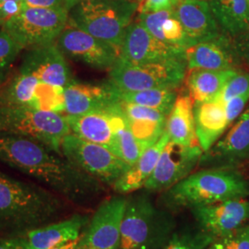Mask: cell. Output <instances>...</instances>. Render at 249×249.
Returning a JSON list of instances; mask_svg holds the SVG:
<instances>
[{
    "mask_svg": "<svg viewBox=\"0 0 249 249\" xmlns=\"http://www.w3.org/2000/svg\"><path fill=\"white\" fill-rule=\"evenodd\" d=\"M0 162L36 179L59 196L77 200L96 190L97 181L45 144L0 132Z\"/></svg>",
    "mask_w": 249,
    "mask_h": 249,
    "instance_id": "1",
    "label": "cell"
},
{
    "mask_svg": "<svg viewBox=\"0 0 249 249\" xmlns=\"http://www.w3.org/2000/svg\"><path fill=\"white\" fill-rule=\"evenodd\" d=\"M59 195L0 170V237L13 238L54 223L64 213Z\"/></svg>",
    "mask_w": 249,
    "mask_h": 249,
    "instance_id": "2",
    "label": "cell"
},
{
    "mask_svg": "<svg viewBox=\"0 0 249 249\" xmlns=\"http://www.w3.org/2000/svg\"><path fill=\"white\" fill-rule=\"evenodd\" d=\"M138 9L134 0H75L69 9V20L119 49Z\"/></svg>",
    "mask_w": 249,
    "mask_h": 249,
    "instance_id": "3",
    "label": "cell"
},
{
    "mask_svg": "<svg viewBox=\"0 0 249 249\" xmlns=\"http://www.w3.org/2000/svg\"><path fill=\"white\" fill-rule=\"evenodd\" d=\"M167 197L178 206L199 207L249 196V184L238 173L226 169L198 171L169 188Z\"/></svg>",
    "mask_w": 249,
    "mask_h": 249,
    "instance_id": "4",
    "label": "cell"
},
{
    "mask_svg": "<svg viewBox=\"0 0 249 249\" xmlns=\"http://www.w3.org/2000/svg\"><path fill=\"white\" fill-rule=\"evenodd\" d=\"M0 132L26 137L62 154L63 140L71 130L63 114L31 107L0 106Z\"/></svg>",
    "mask_w": 249,
    "mask_h": 249,
    "instance_id": "5",
    "label": "cell"
},
{
    "mask_svg": "<svg viewBox=\"0 0 249 249\" xmlns=\"http://www.w3.org/2000/svg\"><path fill=\"white\" fill-rule=\"evenodd\" d=\"M185 57L159 62L128 64L119 57L109 72V81L121 92L151 89H178L187 74Z\"/></svg>",
    "mask_w": 249,
    "mask_h": 249,
    "instance_id": "6",
    "label": "cell"
},
{
    "mask_svg": "<svg viewBox=\"0 0 249 249\" xmlns=\"http://www.w3.org/2000/svg\"><path fill=\"white\" fill-rule=\"evenodd\" d=\"M167 227L146 196L127 199L118 249H160Z\"/></svg>",
    "mask_w": 249,
    "mask_h": 249,
    "instance_id": "7",
    "label": "cell"
},
{
    "mask_svg": "<svg viewBox=\"0 0 249 249\" xmlns=\"http://www.w3.org/2000/svg\"><path fill=\"white\" fill-rule=\"evenodd\" d=\"M69 22L68 8H24L3 27L24 49L53 44Z\"/></svg>",
    "mask_w": 249,
    "mask_h": 249,
    "instance_id": "8",
    "label": "cell"
},
{
    "mask_svg": "<svg viewBox=\"0 0 249 249\" xmlns=\"http://www.w3.org/2000/svg\"><path fill=\"white\" fill-rule=\"evenodd\" d=\"M62 155L77 168L100 182L114 185L130 167L107 148L69 134L63 140Z\"/></svg>",
    "mask_w": 249,
    "mask_h": 249,
    "instance_id": "9",
    "label": "cell"
},
{
    "mask_svg": "<svg viewBox=\"0 0 249 249\" xmlns=\"http://www.w3.org/2000/svg\"><path fill=\"white\" fill-rule=\"evenodd\" d=\"M63 54L95 70H111L119 57V49L75 26L70 20L55 40Z\"/></svg>",
    "mask_w": 249,
    "mask_h": 249,
    "instance_id": "10",
    "label": "cell"
},
{
    "mask_svg": "<svg viewBox=\"0 0 249 249\" xmlns=\"http://www.w3.org/2000/svg\"><path fill=\"white\" fill-rule=\"evenodd\" d=\"M203 153L199 144L185 146L170 141L143 187L150 191H160L174 187L191 174Z\"/></svg>",
    "mask_w": 249,
    "mask_h": 249,
    "instance_id": "11",
    "label": "cell"
},
{
    "mask_svg": "<svg viewBox=\"0 0 249 249\" xmlns=\"http://www.w3.org/2000/svg\"><path fill=\"white\" fill-rule=\"evenodd\" d=\"M127 199L114 196L105 200L89 221L80 243L88 249H118L121 224Z\"/></svg>",
    "mask_w": 249,
    "mask_h": 249,
    "instance_id": "12",
    "label": "cell"
},
{
    "mask_svg": "<svg viewBox=\"0 0 249 249\" xmlns=\"http://www.w3.org/2000/svg\"><path fill=\"white\" fill-rule=\"evenodd\" d=\"M180 57H185V51L160 42L138 20H133L127 27L119 48V58L134 65Z\"/></svg>",
    "mask_w": 249,
    "mask_h": 249,
    "instance_id": "13",
    "label": "cell"
},
{
    "mask_svg": "<svg viewBox=\"0 0 249 249\" xmlns=\"http://www.w3.org/2000/svg\"><path fill=\"white\" fill-rule=\"evenodd\" d=\"M201 230L214 239L237 230L249 221V199L239 197L191 208Z\"/></svg>",
    "mask_w": 249,
    "mask_h": 249,
    "instance_id": "14",
    "label": "cell"
},
{
    "mask_svg": "<svg viewBox=\"0 0 249 249\" xmlns=\"http://www.w3.org/2000/svg\"><path fill=\"white\" fill-rule=\"evenodd\" d=\"M55 43L26 49L18 71L54 86L66 87L72 80L71 68Z\"/></svg>",
    "mask_w": 249,
    "mask_h": 249,
    "instance_id": "15",
    "label": "cell"
},
{
    "mask_svg": "<svg viewBox=\"0 0 249 249\" xmlns=\"http://www.w3.org/2000/svg\"><path fill=\"white\" fill-rule=\"evenodd\" d=\"M64 96L67 116L110 110L120 101L118 90L109 80L100 85L72 80L64 88Z\"/></svg>",
    "mask_w": 249,
    "mask_h": 249,
    "instance_id": "16",
    "label": "cell"
},
{
    "mask_svg": "<svg viewBox=\"0 0 249 249\" xmlns=\"http://www.w3.org/2000/svg\"><path fill=\"white\" fill-rule=\"evenodd\" d=\"M174 12L184 29L187 47L223 35L207 0H178Z\"/></svg>",
    "mask_w": 249,
    "mask_h": 249,
    "instance_id": "17",
    "label": "cell"
},
{
    "mask_svg": "<svg viewBox=\"0 0 249 249\" xmlns=\"http://www.w3.org/2000/svg\"><path fill=\"white\" fill-rule=\"evenodd\" d=\"M88 222L87 216L75 214L62 221H56L27 231L20 236L13 237V239L23 249H53L78 239Z\"/></svg>",
    "mask_w": 249,
    "mask_h": 249,
    "instance_id": "18",
    "label": "cell"
},
{
    "mask_svg": "<svg viewBox=\"0 0 249 249\" xmlns=\"http://www.w3.org/2000/svg\"><path fill=\"white\" fill-rule=\"evenodd\" d=\"M238 57L231 39L224 35L216 40L191 45L185 50L187 70H236Z\"/></svg>",
    "mask_w": 249,
    "mask_h": 249,
    "instance_id": "19",
    "label": "cell"
},
{
    "mask_svg": "<svg viewBox=\"0 0 249 249\" xmlns=\"http://www.w3.org/2000/svg\"><path fill=\"white\" fill-rule=\"evenodd\" d=\"M249 159V107L241 114L224 138L203 153L201 160L205 163L231 164Z\"/></svg>",
    "mask_w": 249,
    "mask_h": 249,
    "instance_id": "20",
    "label": "cell"
},
{
    "mask_svg": "<svg viewBox=\"0 0 249 249\" xmlns=\"http://www.w3.org/2000/svg\"><path fill=\"white\" fill-rule=\"evenodd\" d=\"M114 108L80 116H66L71 133L84 141L102 145L118 156L113 122Z\"/></svg>",
    "mask_w": 249,
    "mask_h": 249,
    "instance_id": "21",
    "label": "cell"
},
{
    "mask_svg": "<svg viewBox=\"0 0 249 249\" xmlns=\"http://www.w3.org/2000/svg\"><path fill=\"white\" fill-rule=\"evenodd\" d=\"M119 108L136 139L148 149L165 130L167 115L159 110L119 101Z\"/></svg>",
    "mask_w": 249,
    "mask_h": 249,
    "instance_id": "22",
    "label": "cell"
},
{
    "mask_svg": "<svg viewBox=\"0 0 249 249\" xmlns=\"http://www.w3.org/2000/svg\"><path fill=\"white\" fill-rule=\"evenodd\" d=\"M196 139L205 152L210 151L230 125L225 103L219 100L194 104Z\"/></svg>",
    "mask_w": 249,
    "mask_h": 249,
    "instance_id": "23",
    "label": "cell"
},
{
    "mask_svg": "<svg viewBox=\"0 0 249 249\" xmlns=\"http://www.w3.org/2000/svg\"><path fill=\"white\" fill-rule=\"evenodd\" d=\"M169 142V136L164 130L160 139L144 151L133 165L116 180L113 185L116 191L121 194H127L144 187L155 169L164 147Z\"/></svg>",
    "mask_w": 249,
    "mask_h": 249,
    "instance_id": "24",
    "label": "cell"
},
{
    "mask_svg": "<svg viewBox=\"0 0 249 249\" xmlns=\"http://www.w3.org/2000/svg\"><path fill=\"white\" fill-rule=\"evenodd\" d=\"M224 36L231 40L249 36V0H207Z\"/></svg>",
    "mask_w": 249,
    "mask_h": 249,
    "instance_id": "25",
    "label": "cell"
},
{
    "mask_svg": "<svg viewBox=\"0 0 249 249\" xmlns=\"http://www.w3.org/2000/svg\"><path fill=\"white\" fill-rule=\"evenodd\" d=\"M165 131L173 142L185 146L198 144L194 116V103L189 94L178 95L166 119Z\"/></svg>",
    "mask_w": 249,
    "mask_h": 249,
    "instance_id": "26",
    "label": "cell"
},
{
    "mask_svg": "<svg viewBox=\"0 0 249 249\" xmlns=\"http://www.w3.org/2000/svg\"><path fill=\"white\" fill-rule=\"evenodd\" d=\"M237 70H188L185 81L190 98L194 104L213 101L219 96L226 81Z\"/></svg>",
    "mask_w": 249,
    "mask_h": 249,
    "instance_id": "27",
    "label": "cell"
},
{
    "mask_svg": "<svg viewBox=\"0 0 249 249\" xmlns=\"http://www.w3.org/2000/svg\"><path fill=\"white\" fill-rule=\"evenodd\" d=\"M40 80L17 70L0 86V106L27 107L35 95Z\"/></svg>",
    "mask_w": 249,
    "mask_h": 249,
    "instance_id": "28",
    "label": "cell"
},
{
    "mask_svg": "<svg viewBox=\"0 0 249 249\" xmlns=\"http://www.w3.org/2000/svg\"><path fill=\"white\" fill-rule=\"evenodd\" d=\"M118 104L113 109V122L116 132L117 154L120 159L131 166L147 149L134 136L120 111Z\"/></svg>",
    "mask_w": 249,
    "mask_h": 249,
    "instance_id": "29",
    "label": "cell"
},
{
    "mask_svg": "<svg viewBox=\"0 0 249 249\" xmlns=\"http://www.w3.org/2000/svg\"><path fill=\"white\" fill-rule=\"evenodd\" d=\"M118 96L120 101L153 108L168 116L178 95L175 89H151L129 92L118 90Z\"/></svg>",
    "mask_w": 249,
    "mask_h": 249,
    "instance_id": "30",
    "label": "cell"
},
{
    "mask_svg": "<svg viewBox=\"0 0 249 249\" xmlns=\"http://www.w3.org/2000/svg\"><path fill=\"white\" fill-rule=\"evenodd\" d=\"M27 107L58 114L65 113L64 87L40 81L34 97Z\"/></svg>",
    "mask_w": 249,
    "mask_h": 249,
    "instance_id": "31",
    "label": "cell"
},
{
    "mask_svg": "<svg viewBox=\"0 0 249 249\" xmlns=\"http://www.w3.org/2000/svg\"><path fill=\"white\" fill-rule=\"evenodd\" d=\"M23 49L6 31L0 30V86L13 72L14 64Z\"/></svg>",
    "mask_w": 249,
    "mask_h": 249,
    "instance_id": "32",
    "label": "cell"
},
{
    "mask_svg": "<svg viewBox=\"0 0 249 249\" xmlns=\"http://www.w3.org/2000/svg\"><path fill=\"white\" fill-rule=\"evenodd\" d=\"M214 240L202 230L193 233H178L173 235L163 249H206Z\"/></svg>",
    "mask_w": 249,
    "mask_h": 249,
    "instance_id": "33",
    "label": "cell"
},
{
    "mask_svg": "<svg viewBox=\"0 0 249 249\" xmlns=\"http://www.w3.org/2000/svg\"><path fill=\"white\" fill-rule=\"evenodd\" d=\"M162 35L164 44L183 51L187 49V37L175 12L164 20L162 24Z\"/></svg>",
    "mask_w": 249,
    "mask_h": 249,
    "instance_id": "34",
    "label": "cell"
},
{
    "mask_svg": "<svg viewBox=\"0 0 249 249\" xmlns=\"http://www.w3.org/2000/svg\"><path fill=\"white\" fill-rule=\"evenodd\" d=\"M173 12L174 8L154 12H140L136 20H138L151 36L160 40V42L164 43L162 35V24L164 20L172 15Z\"/></svg>",
    "mask_w": 249,
    "mask_h": 249,
    "instance_id": "35",
    "label": "cell"
},
{
    "mask_svg": "<svg viewBox=\"0 0 249 249\" xmlns=\"http://www.w3.org/2000/svg\"><path fill=\"white\" fill-rule=\"evenodd\" d=\"M249 93V73L237 71L224 84L219 96L215 100L226 103L230 99Z\"/></svg>",
    "mask_w": 249,
    "mask_h": 249,
    "instance_id": "36",
    "label": "cell"
},
{
    "mask_svg": "<svg viewBox=\"0 0 249 249\" xmlns=\"http://www.w3.org/2000/svg\"><path fill=\"white\" fill-rule=\"evenodd\" d=\"M208 249H249V224L215 239Z\"/></svg>",
    "mask_w": 249,
    "mask_h": 249,
    "instance_id": "37",
    "label": "cell"
},
{
    "mask_svg": "<svg viewBox=\"0 0 249 249\" xmlns=\"http://www.w3.org/2000/svg\"><path fill=\"white\" fill-rule=\"evenodd\" d=\"M249 102V93H246L230 99L225 103V111L229 124H231L236 118L241 116Z\"/></svg>",
    "mask_w": 249,
    "mask_h": 249,
    "instance_id": "38",
    "label": "cell"
},
{
    "mask_svg": "<svg viewBox=\"0 0 249 249\" xmlns=\"http://www.w3.org/2000/svg\"><path fill=\"white\" fill-rule=\"evenodd\" d=\"M23 0H0V30L22 9Z\"/></svg>",
    "mask_w": 249,
    "mask_h": 249,
    "instance_id": "39",
    "label": "cell"
},
{
    "mask_svg": "<svg viewBox=\"0 0 249 249\" xmlns=\"http://www.w3.org/2000/svg\"><path fill=\"white\" fill-rule=\"evenodd\" d=\"M75 0H23L22 9L24 8H70Z\"/></svg>",
    "mask_w": 249,
    "mask_h": 249,
    "instance_id": "40",
    "label": "cell"
},
{
    "mask_svg": "<svg viewBox=\"0 0 249 249\" xmlns=\"http://www.w3.org/2000/svg\"><path fill=\"white\" fill-rule=\"evenodd\" d=\"M178 0H144L139 6L140 12H154L162 9H173Z\"/></svg>",
    "mask_w": 249,
    "mask_h": 249,
    "instance_id": "41",
    "label": "cell"
},
{
    "mask_svg": "<svg viewBox=\"0 0 249 249\" xmlns=\"http://www.w3.org/2000/svg\"><path fill=\"white\" fill-rule=\"evenodd\" d=\"M0 249H23L13 238L0 237Z\"/></svg>",
    "mask_w": 249,
    "mask_h": 249,
    "instance_id": "42",
    "label": "cell"
},
{
    "mask_svg": "<svg viewBox=\"0 0 249 249\" xmlns=\"http://www.w3.org/2000/svg\"><path fill=\"white\" fill-rule=\"evenodd\" d=\"M80 236L78 239H76V240L67 242V243H65V244L59 245V246H57V247H54L53 249H75V248L78 246V244H79V242H80Z\"/></svg>",
    "mask_w": 249,
    "mask_h": 249,
    "instance_id": "43",
    "label": "cell"
},
{
    "mask_svg": "<svg viewBox=\"0 0 249 249\" xmlns=\"http://www.w3.org/2000/svg\"><path fill=\"white\" fill-rule=\"evenodd\" d=\"M75 249H88L86 247H84L81 243H80V242H79V244H78V246L75 248Z\"/></svg>",
    "mask_w": 249,
    "mask_h": 249,
    "instance_id": "44",
    "label": "cell"
},
{
    "mask_svg": "<svg viewBox=\"0 0 249 249\" xmlns=\"http://www.w3.org/2000/svg\"><path fill=\"white\" fill-rule=\"evenodd\" d=\"M134 1H135V2H137V3L139 4V6H140L142 3H143V1H144V0H134Z\"/></svg>",
    "mask_w": 249,
    "mask_h": 249,
    "instance_id": "45",
    "label": "cell"
}]
</instances>
